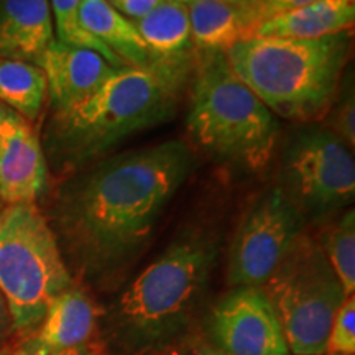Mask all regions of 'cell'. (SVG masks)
Listing matches in <instances>:
<instances>
[{"instance_id":"obj_31","label":"cell","mask_w":355,"mask_h":355,"mask_svg":"<svg viewBox=\"0 0 355 355\" xmlns=\"http://www.w3.org/2000/svg\"><path fill=\"white\" fill-rule=\"evenodd\" d=\"M107 2L110 3V6H114V3H115V2H117V0H107Z\"/></svg>"},{"instance_id":"obj_33","label":"cell","mask_w":355,"mask_h":355,"mask_svg":"<svg viewBox=\"0 0 355 355\" xmlns=\"http://www.w3.org/2000/svg\"><path fill=\"white\" fill-rule=\"evenodd\" d=\"M324 355H326V354H324Z\"/></svg>"},{"instance_id":"obj_22","label":"cell","mask_w":355,"mask_h":355,"mask_svg":"<svg viewBox=\"0 0 355 355\" xmlns=\"http://www.w3.org/2000/svg\"><path fill=\"white\" fill-rule=\"evenodd\" d=\"M355 352V300L347 296L337 309L326 340V355H354Z\"/></svg>"},{"instance_id":"obj_5","label":"cell","mask_w":355,"mask_h":355,"mask_svg":"<svg viewBox=\"0 0 355 355\" xmlns=\"http://www.w3.org/2000/svg\"><path fill=\"white\" fill-rule=\"evenodd\" d=\"M198 146L247 171L268 165L279 135L278 117L235 76L224 53H201L188 114Z\"/></svg>"},{"instance_id":"obj_32","label":"cell","mask_w":355,"mask_h":355,"mask_svg":"<svg viewBox=\"0 0 355 355\" xmlns=\"http://www.w3.org/2000/svg\"><path fill=\"white\" fill-rule=\"evenodd\" d=\"M0 355H6V354H2V352H0Z\"/></svg>"},{"instance_id":"obj_26","label":"cell","mask_w":355,"mask_h":355,"mask_svg":"<svg viewBox=\"0 0 355 355\" xmlns=\"http://www.w3.org/2000/svg\"><path fill=\"white\" fill-rule=\"evenodd\" d=\"M13 336V321L10 309H8V304L3 295L0 293V352L6 347L7 340Z\"/></svg>"},{"instance_id":"obj_13","label":"cell","mask_w":355,"mask_h":355,"mask_svg":"<svg viewBox=\"0 0 355 355\" xmlns=\"http://www.w3.org/2000/svg\"><path fill=\"white\" fill-rule=\"evenodd\" d=\"M97 309L92 300L71 286L53 301L42 322L21 337L8 355H60L86 345L96 329Z\"/></svg>"},{"instance_id":"obj_16","label":"cell","mask_w":355,"mask_h":355,"mask_svg":"<svg viewBox=\"0 0 355 355\" xmlns=\"http://www.w3.org/2000/svg\"><path fill=\"white\" fill-rule=\"evenodd\" d=\"M133 24L155 66L183 71L184 61L194 48L191 40L188 7L171 0H163L148 15Z\"/></svg>"},{"instance_id":"obj_12","label":"cell","mask_w":355,"mask_h":355,"mask_svg":"<svg viewBox=\"0 0 355 355\" xmlns=\"http://www.w3.org/2000/svg\"><path fill=\"white\" fill-rule=\"evenodd\" d=\"M46 78L56 114L68 112L89 99L117 69L97 51L55 40L37 63Z\"/></svg>"},{"instance_id":"obj_11","label":"cell","mask_w":355,"mask_h":355,"mask_svg":"<svg viewBox=\"0 0 355 355\" xmlns=\"http://www.w3.org/2000/svg\"><path fill=\"white\" fill-rule=\"evenodd\" d=\"M46 183L48 166L37 132L0 102V204H35Z\"/></svg>"},{"instance_id":"obj_19","label":"cell","mask_w":355,"mask_h":355,"mask_svg":"<svg viewBox=\"0 0 355 355\" xmlns=\"http://www.w3.org/2000/svg\"><path fill=\"white\" fill-rule=\"evenodd\" d=\"M48 94L40 66L19 60H0V102L32 122L42 112Z\"/></svg>"},{"instance_id":"obj_21","label":"cell","mask_w":355,"mask_h":355,"mask_svg":"<svg viewBox=\"0 0 355 355\" xmlns=\"http://www.w3.org/2000/svg\"><path fill=\"white\" fill-rule=\"evenodd\" d=\"M79 6H81V0H50L58 42L97 51L115 68H125V64L112 51H109L104 44H101L83 28L81 24H79Z\"/></svg>"},{"instance_id":"obj_20","label":"cell","mask_w":355,"mask_h":355,"mask_svg":"<svg viewBox=\"0 0 355 355\" xmlns=\"http://www.w3.org/2000/svg\"><path fill=\"white\" fill-rule=\"evenodd\" d=\"M322 252L331 268L339 278L345 296L355 290V214L354 209L344 212L336 224L327 229L322 242Z\"/></svg>"},{"instance_id":"obj_14","label":"cell","mask_w":355,"mask_h":355,"mask_svg":"<svg viewBox=\"0 0 355 355\" xmlns=\"http://www.w3.org/2000/svg\"><path fill=\"white\" fill-rule=\"evenodd\" d=\"M55 40L50 0H0V60L37 64Z\"/></svg>"},{"instance_id":"obj_17","label":"cell","mask_w":355,"mask_h":355,"mask_svg":"<svg viewBox=\"0 0 355 355\" xmlns=\"http://www.w3.org/2000/svg\"><path fill=\"white\" fill-rule=\"evenodd\" d=\"M79 24L125 66H155L135 24L110 6L107 0H81Z\"/></svg>"},{"instance_id":"obj_29","label":"cell","mask_w":355,"mask_h":355,"mask_svg":"<svg viewBox=\"0 0 355 355\" xmlns=\"http://www.w3.org/2000/svg\"><path fill=\"white\" fill-rule=\"evenodd\" d=\"M171 2H176V3H183V6H191V3H194V2H198V0H171Z\"/></svg>"},{"instance_id":"obj_9","label":"cell","mask_w":355,"mask_h":355,"mask_svg":"<svg viewBox=\"0 0 355 355\" xmlns=\"http://www.w3.org/2000/svg\"><path fill=\"white\" fill-rule=\"evenodd\" d=\"M304 217L278 186L257 201L235 234L227 278L234 288H261L303 234Z\"/></svg>"},{"instance_id":"obj_3","label":"cell","mask_w":355,"mask_h":355,"mask_svg":"<svg viewBox=\"0 0 355 355\" xmlns=\"http://www.w3.org/2000/svg\"><path fill=\"white\" fill-rule=\"evenodd\" d=\"M217 252L216 239L202 232L173 242L119 298L110 322L115 345L140 354L175 339L204 295Z\"/></svg>"},{"instance_id":"obj_2","label":"cell","mask_w":355,"mask_h":355,"mask_svg":"<svg viewBox=\"0 0 355 355\" xmlns=\"http://www.w3.org/2000/svg\"><path fill=\"white\" fill-rule=\"evenodd\" d=\"M241 81L277 117L314 123L331 112L350 56L349 32L318 40L252 37L224 53Z\"/></svg>"},{"instance_id":"obj_7","label":"cell","mask_w":355,"mask_h":355,"mask_svg":"<svg viewBox=\"0 0 355 355\" xmlns=\"http://www.w3.org/2000/svg\"><path fill=\"white\" fill-rule=\"evenodd\" d=\"M261 288L273 306L288 350L295 355L326 354L332 321L347 296L321 245L301 234Z\"/></svg>"},{"instance_id":"obj_30","label":"cell","mask_w":355,"mask_h":355,"mask_svg":"<svg viewBox=\"0 0 355 355\" xmlns=\"http://www.w3.org/2000/svg\"><path fill=\"white\" fill-rule=\"evenodd\" d=\"M198 355H219L216 352V350H209V349H206V350H202V352H199Z\"/></svg>"},{"instance_id":"obj_6","label":"cell","mask_w":355,"mask_h":355,"mask_svg":"<svg viewBox=\"0 0 355 355\" xmlns=\"http://www.w3.org/2000/svg\"><path fill=\"white\" fill-rule=\"evenodd\" d=\"M73 286L56 237L35 204L0 211V293L13 321V336L30 334L61 293Z\"/></svg>"},{"instance_id":"obj_18","label":"cell","mask_w":355,"mask_h":355,"mask_svg":"<svg viewBox=\"0 0 355 355\" xmlns=\"http://www.w3.org/2000/svg\"><path fill=\"white\" fill-rule=\"evenodd\" d=\"M188 12L191 40L199 53H225L254 35L243 8L224 0H198Z\"/></svg>"},{"instance_id":"obj_15","label":"cell","mask_w":355,"mask_h":355,"mask_svg":"<svg viewBox=\"0 0 355 355\" xmlns=\"http://www.w3.org/2000/svg\"><path fill=\"white\" fill-rule=\"evenodd\" d=\"M354 20L355 0H316L261 21L254 37L318 40L349 32Z\"/></svg>"},{"instance_id":"obj_8","label":"cell","mask_w":355,"mask_h":355,"mask_svg":"<svg viewBox=\"0 0 355 355\" xmlns=\"http://www.w3.org/2000/svg\"><path fill=\"white\" fill-rule=\"evenodd\" d=\"M282 186L304 220L352 202L354 153L331 128H306L288 144L282 158Z\"/></svg>"},{"instance_id":"obj_25","label":"cell","mask_w":355,"mask_h":355,"mask_svg":"<svg viewBox=\"0 0 355 355\" xmlns=\"http://www.w3.org/2000/svg\"><path fill=\"white\" fill-rule=\"evenodd\" d=\"M162 2L163 0H117L112 7L117 8L128 20L135 21L139 19H144L145 15H148Z\"/></svg>"},{"instance_id":"obj_4","label":"cell","mask_w":355,"mask_h":355,"mask_svg":"<svg viewBox=\"0 0 355 355\" xmlns=\"http://www.w3.org/2000/svg\"><path fill=\"white\" fill-rule=\"evenodd\" d=\"M183 71L163 66L117 69L89 99L56 114L61 153L71 165L99 162L127 137L165 122Z\"/></svg>"},{"instance_id":"obj_1","label":"cell","mask_w":355,"mask_h":355,"mask_svg":"<svg viewBox=\"0 0 355 355\" xmlns=\"http://www.w3.org/2000/svg\"><path fill=\"white\" fill-rule=\"evenodd\" d=\"M196 166L183 140L102 158L64 191L61 229L79 268L96 279L125 268L152 237Z\"/></svg>"},{"instance_id":"obj_23","label":"cell","mask_w":355,"mask_h":355,"mask_svg":"<svg viewBox=\"0 0 355 355\" xmlns=\"http://www.w3.org/2000/svg\"><path fill=\"white\" fill-rule=\"evenodd\" d=\"M331 110V130L352 150L355 145V97L352 86L345 89L343 97L334 102Z\"/></svg>"},{"instance_id":"obj_10","label":"cell","mask_w":355,"mask_h":355,"mask_svg":"<svg viewBox=\"0 0 355 355\" xmlns=\"http://www.w3.org/2000/svg\"><path fill=\"white\" fill-rule=\"evenodd\" d=\"M219 355H288L282 326L263 288H235L212 311Z\"/></svg>"},{"instance_id":"obj_28","label":"cell","mask_w":355,"mask_h":355,"mask_svg":"<svg viewBox=\"0 0 355 355\" xmlns=\"http://www.w3.org/2000/svg\"><path fill=\"white\" fill-rule=\"evenodd\" d=\"M224 2L232 3V6H239V7H247V6H250L254 0H224Z\"/></svg>"},{"instance_id":"obj_27","label":"cell","mask_w":355,"mask_h":355,"mask_svg":"<svg viewBox=\"0 0 355 355\" xmlns=\"http://www.w3.org/2000/svg\"><path fill=\"white\" fill-rule=\"evenodd\" d=\"M60 355H94V352H92V350L89 349L87 344H86V345H81V347L71 349V350H68V352H63Z\"/></svg>"},{"instance_id":"obj_24","label":"cell","mask_w":355,"mask_h":355,"mask_svg":"<svg viewBox=\"0 0 355 355\" xmlns=\"http://www.w3.org/2000/svg\"><path fill=\"white\" fill-rule=\"evenodd\" d=\"M313 2H316V0H254L250 6L242 8L243 12L247 13L248 20H250V24L255 30L257 25L261 24V21L272 19V17H277L279 13L304 7ZM252 37H254V35H252Z\"/></svg>"}]
</instances>
